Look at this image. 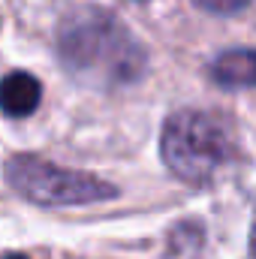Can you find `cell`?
<instances>
[{
	"instance_id": "cell-1",
	"label": "cell",
	"mask_w": 256,
	"mask_h": 259,
	"mask_svg": "<svg viewBox=\"0 0 256 259\" xmlns=\"http://www.w3.org/2000/svg\"><path fill=\"white\" fill-rule=\"evenodd\" d=\"M61 64L84 84H130L145 69V52L124 21L106 9L69 12L58 30Z\"/></svg>"
},
{
	"instance_id": "cell-2",
	"label": "cell",
	"mask_w": 256,
	"mask_h": 259,
	"mask_svg": "<svg viewBox=\"0 0 256 259\" xmlns=\"http://www.w3.org/2000/svg\"><path fill=\"white\" fill-rule=\"evenodd\" d=\"M160 151L169 172L193 187L211 184L235 160V142L223 121L196 109H181L166 121Z\"/></svg>"
},
{
	"instance_id": "cell-3",
	"label": "cell",
	"mask_w": 256,
	"mask_h": 259,
	"mask_svg": "<svg viewBox=\"0 0 256 259\" xmlns=\"http://www.w3.org/2000/svg\"><path fill=\"white\" fill-rule=\"evenodd\" d=\"M6 181L15 193H21L36 205H88V202L112 199L118 193L112 184H106L97 175L61 169L30 154H18L6 163Z\"/></svg>"
},
{
	"instance_id": "cell-4",
	"label": "cell",
	"mask_w": 256,
	"mask_h": 259,
	"mask_svg": "<svg viewBox=\"0 0 256 259\" xmlns=\"http://www.w3.org/2000/svg\"><path fill=\"white\" fill-rule=\"evenodd\" d=\"M220 88H256V49H232L217 55L208 66Z\"/></svg>"
},
{
	"instance_id": "cell-5",
	"label": "cell",
	"mask_w": 256,
	"mask_h": 259,
	"mask_svg": "<svg viewBox=\"0 0 256 259\" xmlns=\"http://www.w3.org/2000/svg\"><path fill=\"white\" fill-rule=\"evenodd\" d=\"M42 97L39 81L30 72H9L3 81V112L9 118H24L30 112H36Z\"/></svg>"
},
{
	"instance_id": "cell-6",
	"label": "cell",
	"mask_w": 256,
	"mask_h": 259,
	"mask_svg": "<svg viewBox=\"0 0 256 259\" xmlns=\"http://www.w3.org/2000/svg\"><path fill=\"white\" fill-rule=\"evenodd\" d=\"M199 9H205V12H217V15H232V12H238V9H244L250 0H193Z\"/></svg>"
},
{
	"instance_id": "cell-7",
	"label": "cell",
	"mask_w": 256,
	"mask_h": 259,
	"mask_svg": "<svg viewBox=\"0 0 256 259\" xmlns=\"http://www.w3.org/2000/svg\"><path fill=\"white\" fill-rule=\"evenodd\" d=\"M250 253L256 259V211H253V226H250Z\"/></svg>"
},
{
	"instance_id": "cell-8",
	"label": "cell",
	"mask_w": 256,
	"mask_h": 259,
	"mask_svg": "<svg viewBox=\"0 0 256 259\" xmlns=\"http://www.w3.org/2000/svg\"><path fill=\"white\" fill-rule=\"evenodd\" d=\"M6 259H24V256H15V253H12V256H6Z\"/></svg>"
}]
</instances>
